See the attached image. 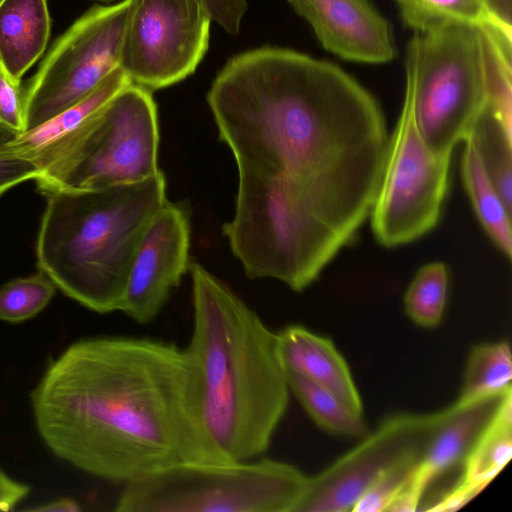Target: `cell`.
<instances>
[{
    "mask_svg": "<svg viewBox=\"0 0 512 512\" xmlns=\"http://www.w3.org/2000/svg\"><path fill=\"white\" fill-rule=\"evenodd\" d=\"M190 222L187 211L168 201L148 222L133 256L120 311L151 322L188 271Z\"/></svg>",
    "mask_w": 512,
    "mask_h": 512,
    "instance_id": "obj_12",
    "label": "cell"
},
{
    "mask_svg": "<svg viewBox=\"0 0 512 512\" xmlns=\"http://www.w3.org/2000/svg\"><path fill=\"white\" fill-rule=\"evenodd\" d=\"M3 0H0V3L2 2Z\"/></svg>",
    "mask_w": 512,
    "mask_h": 512,
    "instance_id": "obj_33",
    "label": "cell"
},
{
    "mask_svg": "<svg viewBox=\"0 0 512 512\" xmlns=\"http://www.w3.org/2000/svg\"><path fill=\"white\" fill-rule=\"evenodd\" d=\"M159 125L151 91L131 83L76 131L43 152L34 179L44 194L144 180L159 171Z\"/></svg>",
    "mask_w": 512,
    "mask_h": 512,
    "instance_id": "obj_6",
    "label": "cell"
},
{
    "mask_svg": "<svg viewBox=\"0 0 512 512\" xmlns=\"http://www.w3.org/2000/svg\"><path fill=\"white\" fill-rule=\"evenodd\" d=\"M322 47L356 63L385 64L396 57L388 20L370 0H288Z\"/></svg>",
    "mask_w": 512,
    "mask_h": 512,
    "instance_id": "obj_13",
    "label": "cell"
},
{
    "mask_svg": "<svg viewBox=\"0 0 512 512\" xmlns=\"http://www.w3.org/2000/svg\"><path fill=\"white\" fill-rule=\"evenodd\" d=\"M492 22L512 34V0H485Z\"/></svg>",
    "mask_w": 512,
    "mask_h": 512,
    "instance_id": "obj_31",
    "label": "cell"
},
{
    "mask_svg": "<svg viewBox=\"0 0 512 512\" xmlns=\"http://www.w3.org/2000/svg\"><path fill=\"white\" fill-rule=\"evenodd\" d=\"M211 21L198 0H135L120 68L150 91L184 80L208 49Z\"/></svg>",
    "mask_w": 512,
    "mask_h": 512,
    "instance_id": "obj_10",
    "label": "cell"
},
{
    "mask_svg": "<svg viewBox=\"0 0 512 512\" xmlns=\"http://www.w3.org/2000/svg\"><path fill=\"white\" fill-rule=\"evenodd\" d=\"M450 160L451 156L435 154L422 138L406 86L369 214L373 234L381 245L395 247L411 242L436 226L448 191Z\"/></svg>",
    "mask_w": 512,
    "mask_h": 512,
    "instance_id": "obj_9",
    "label": "cell"
},
{
    "mask_svg": "<svg viewBox=\"0 0 512 512\" xmlns=\"http://www.w3.org/2000/svg\"><path fill=\"white\" fill-rule=\"evenodd\" d=\"M19 133L0 125V196L14 186L34 180L39 169L32 162L8 154L7 145Z\"/></svg>",
    "mask_w": 512,
    "mask_h": 512,
    "instance_id": "obj_27",
    "label": "cell"
},
{
    "mask_svg": "<svg viewBox=\"0 0 512 512\" xmlns=\"http://www.w3.org/2000/svg\"><path fill=\"white\" fill-rule=\"evenodd\" d=\"M110 3L115 0H98ZM206 9L211 19L226 32L236 35L241 26L242 18L247 10L246 0H198Z\"/></svg>",
    "mask_w": 512,
    "mask_h": 512,
    "instance_id": "obj_29",
    "label": "cell"
},
{
    "mask_svg": "<svg viewBox=\"0 0 512 512\" xmlns=\"http://www.w3.org/2000/svg\"><path fill=\"white\" fill-rule=\"evenodd\" d=\"M308 476L275 459L185 464L125 484L118 512H294Z\"/></svg>",
    "mask_w": 512,
    "mask_h": 512,
    "instance_id": "obj_7",
    "label": "cell"
},
{
    "mask_svg": "<svg viewBox=\"0 0 512 512\" xmlns=\"http://www.w3.org/2000/svg\"><path fill=\"white\" fill-rule=\"evenodd\" d=\"M448 292V271L444 263L422 266L404 295L407 316L418 326L436 327L442 320Z\"/></svg>",
    "mask_w": 512,
    "mask_h": 512,
    "instance_id": "obj_24",
    "label": "cell"
},
{
    "mask_svg": "<svg viewBox=\"0 0 512 512\" xmlns=\"http://www.w3.org/2000/svg\"><path fill=\"white\" fill-rule=\"evenodd\" d=\"M502 395L465 405L454 402L440 411L439 421L427 440L411 479L392 503L393 512L415 511L430 483L457 464H462Z\"/></svg>",
    "mask_w": 512,
    "mask_h": 512,
    "instance_id": "obj_14",
    "label": "cell"
},
{
    "mask_svg": "<svg viewBox=\"0 0 512 512\" xmlns=\"http://www.w3.org/2000/svg\"><path fill=\"white\" fill-rule=\"evenodd\" d=\"M0 125L19 134L24 132V101L20 83L0 63Z\"/></svg>",
    "mask_w": 512,
    "mask_h": 512,
    "instance_id": "obj_28",
    "label": "cell"
},
{
    "mask_svg": "<svg viewBox=\"0 0 512 512\" xmlns=\"http://www.w3.org/2000/svg\"><path fill=\"white\" fill-rule=\"evenodd\" d=\"M275 350L284 371L320 385L362 413L363 405L349 367L333 342L300 325L275 333Z\"/></svg>",
    "mask_w": 512,
    "mask_h": 512,
    "instance_id": "obj_15",
    "label": "cell"
},
{
    "mask_svg": "<svg viewBox=\"0 0 512 512\" xmlns=\"http://www.w3.org/2000/svg\"><path fill=\"white\" fill-rule=\"evenodd\" d=\"M486 171L505 206H512V137L508 136L489 108L472 134Z\"/></svg>",
    "mask_w": 512,
    "mask_h": 512,
    "instance_id": "obj_23",
    "label": "cell"
},
{
    "mask_svg": "<svg viewBox=\"0 0 512 512\" xmlns=\"http://www.w3.org/2000/svg\"><path fill=\"white\" fill-rule=\"evenodd\" d=\"M461 174L482 227L508 259L512 256L511 211L493 185L472 135L465 139Z\"/></svg>",
    "mask_w": 512,
    "mask_h": 512,
    "instance_id": "obj_19",
    "label": "cell"
},
{
    "mask_svg": "<svg viewBox=\"0 0 512 512\" xmlns=\"http://www.w3.org/2000/svg\"><path fill=\"white\" fill-rule=\"evenodd\" d=\"M51 20L46 0L0 3V63L16 82L46 49Z\"/></svg>",
    "mask_w": 512,
    "mask_h": 512,
    "instance_id": "obj_17",
    "label": "cell"
},
{
    "mask_svg": "<svg viewBox=\"0 0 512 512\" xmlns=\"http://www.w3.org/2000/svg\"><path fill=\"white\" fill-rule=\"evenodd\" d=\"M37 431L59 459L90 475L132 483L170 467L231 461L210 434L198 366L161 340H78L30 393Z\"/></svg>",
    "mask_w": 512,
    "mask_h": 512,
    "instance_id": "obj_2",
    "label": "cell"
},
{
    "mask_svg": "<svg viewBox=\"0 0 512 512\" xmlns=\"http://www.w3.org/2000/svg\"><path fill=\"white\" fill-rule=\"evenodd\" d=\"M418 460L402 462L386 471L366 489L353 512H387V509L411 479Z\"/></svg>",
    "mask_w": 512,
    "mask_h": 512,
    "instance_id": "obj_26",
    "label": "cell"
},
{
    "mask_svg": "<svg viewBox=\"0 0 512 512\" xmlns=\"http://www.w3.org/2000/svg\"><path fill=\"white\" fill-rule=\"evenodd\" d=\"M512 456V389L500 398L493 414L462 462L463 471L432 511H455L477 496Z\"/></svg>",
    "mask_w": 512,
    "mask_h": 512,
    "instance_id": "obj_16",
    "label": "cell"
},
{
    "mask_svg": "<svg viewBox=\"0 0 512 512\" xmlns=\"http://www.w3.org/2000/svg\"><path fill=\"white\" fill-rule=\"evenodd\" d=\"M44 195L36 243L41 272L94 312L120 311L139 241L167 201L164 174L159 170L135 183Z\"/></svg>",
    "mask_w": 512,
    "mask_h": 512,
    "instance_id": "obj_4",
    "label": "cell"
},
{
    "mask_svg": "<svg viewBox=\"0 0 512 512\" xmlns=\"http://www.w3.org/2000/svg\"><path fill=\"white\" fill-rule=\"evenodd\" d=\"M284 372L290 392L321 429L345 437H363L368 433L362 413L353 410L330 390L294 372Z\"/></svg>",
    "mask_w": 512,
    "mask_h": 512,
    "instance_id": "obj_21",
    "label": "cell"
},
{
    "mask_svg": "<svg viewBox=\"0 0 512 512\" xmlns=\"http://www.w3.org/2000/svg\"><path fill=\"white\" fill-rule=\"evenodd\" d=\"M134 2L95 5L58 38L23 93L24 132L83 100L120 67Z\"/></svg>",
    "mask_w": 512,
    "mask_h": 512,
    "instance_id": "obj_8",
    "label": "cell"
},
{
    "mask_svg": "<svg viewBox=\"0 0 512 512\" xmlns=\"http://www.w3.org/2000/svg\"><path fill=\"white\" fill-rule=\"evenodd\" d=\"M440 418L400 413L386 418L354 448L308 478L294 512H347L384 471L419 457Z\"/></svg>",
    "mask_w": 512,
    "mask_h": 512,
    "instance_id": "obj_11",
    "label": "cell"
},
{
    "mask_svg": "<svg viewBox=\"0 0 512 512\" xmlns=\"http://www.w3.org/2000/svg\"><path fill=\"white\" fill-rule=\"evenodd\" d=\"M193 327L188 351L201 379L205 421L222 452L248 461L269 448L290 389L275 333L224 282L190 262Z\"/></svg>",
    "mask_w": 512,
    "mask_h": 512,
    "instance_id": "obj_3",
    "label": "cell"
},
{
    "mask_svg": "<svg viewBox=\"0 0 512 512\" xmlns=\"http://www.w3.org/2000/svg\"><path fill=\"white\" fill-rule=\"evenodd\" d=\"M503 36L493 24H450L414 33L406 53V86L416 126L437 155L451 156L489 106L491 71Z\"/></svg>",
    "mask_w": 512,
    "mask_h": 512,
    "instance_id": "obj_5",
    "label": "cell"
},
{
    "mask_svg": "<svg viewBox=\"0 0 512 512\" xmlns=\"http://www.w3.org/2000/svg\"><path fill=\"white\" fill-rule=\"evenodd\" d=\"M512 356L507 341L480 343L472 347L460 394L455 401L469 404L502 395L511 389Z\"/></svg>",
    "mask_w": 512,
    "mask_h": 512,
    "instance_id": "obj_20",
    "label": "cell"
},
{
    "mask_svg": "<svg viewBox=\"0 0 512 512\" xmlns=\"http://www.w3.org/2000/svg\"><path fill=\"white\" fill-rule=\"evenodd\" d=\"M405 26L423 33L450 24H494L485 0H394ZM495 25V24H494Z\"/></svg>",
    "mask_w": 512,
    "mask_h": 512,
    "instance_id": "obj_22",
    "label": "cell"
},
{
    "mask_svg": "<svg viewBox=\"0 0 512 512\" xmlns=\"http://www.w3.org/2000/svg\"><path fill=\"white\" fill-rule=\"evenodd\" d=\"M206 100L238 171L232 253L249 278L302 291L370 214L390 137L379 103L334 63L278 47L232 57Z\"/></svg>",
    "mask_w": 512,
    "mask_h": 512,
    "instance_id": "obj_1",
    "label": "cell"
},
{
    "mask_svg": "<svg viewBox=\"0 0 512 512\" xmlns=\"http://www.w3.org/2000/svg\"><path fill=\"white\" fill-rule=\"evenodd\" d=\"M30 492V487L8 476L0 469V511H9Z\"/></svg>",
    "mask_w": 512,
    "mask_h": 512,
    "instance_id": "obj_30",
    "label": "cell"
},
{
    "mask_svg": "<svg viewBox=\"0 0 512 512\" xmlns=\"http://www.w3.org/2000/svg\"><path fill=\"white\" fill-rule=\"evenodd\" d=\"M56 285L43 272L15 278L0 287V320L12 324L39 314L51 301Z\"/></svg>",
    "mask_w": 512,
    "mask_h": 512,
    "instance_id": "obj_25",
    "label": "cell"
},
{
    "mask_svg": "<svg viewBox=\"0 0 512 512\" xmlns=\"http://www.w3.org/2000/svg\"><path fill=\"white\" fill-rule=\"evenodd\" d=\"M27 510L38 512H78L81 510V507L74 499L62 497Z\"/></svg>",
    "mask_w": 512,
    "mask_h": 512,
    "instance_id": "obj_32",
    "label": "cell"
},
{
    "mask_svg": "<svg viewBox=\"0 0 512 512\" xmlns=\"http://www.w3.org/2000/svg\"><path fill=\"white\" fill-rule=\"evenodd\" d=\"M131 83L132 81L120 67L113 70L83 100L47 122L19 134L8 143V154L34 164V161L43 152L76 131L95 112Z\"/></svg>",
    "mask_w": 512,
    "mask_h": 512,
    "instance_id": "obj_18",
    "label": "cell"
}]
</instances>
